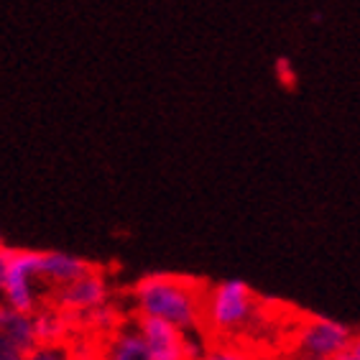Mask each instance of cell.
<instances>
[{
	"instance_id": "1",
	"label": "cell",
	"mask_w": 360,
	"mask_h": 360,
	"mask_svg": "<svg viewBox=\"0 0 360 360\" xmlns=\"http://www.w3.org/2000/svg\"><path fill=\"white\" fill-rule=\"evenodd\" d=\"M205 291L207 286L192 276L146 274L125 299L131 317H156L187 333H205Z\"/></svg>"
},
{
	"instance_id": "2",
	"label": "cell",
	"mask_w": 360,
	"mask_h": 360,
	"mask_svg": "<svg viewBox=\"0 0 360 360\" xmlns=\"http://www.w3.org/2000/svg\"><path fill=\"white\" fill-rule=\"evenodd\" d=\"M258 294L240 278H228L205 291V333L212 342L236 340L258 312Z\"/></svg>"
},
{
	"instance_id": "3",
	"label": "cell",
	"mask_w": 360,
	"mask_h": 360,
	"mask_svg": "<svg viewBox=\"0 0 360 360\" xmlns=\"http://www.w3.org/2000/svg\"><path fill=\"white\" fill-rule=\"evenodd\" d=\"M146 345L148 360H200L207 350L202 333H187L181 327L156 317H133Z\"/></svg>"
},
{
	"instance_id": "4",
	"label": "cell",
	"mask_w": 360,
	"mask_h": 360,
	"mask_svg": "<svg viewBox=\"0 0 360 360\" xmlns=\"http://www.w3.org/2000/svg\"><path fill=\"white\" fill-rule=\"evenodd\" d=\"M39 253L41 250L13 248L6 281L0 289V302L28 314H34L46 302V294L41 291L44 284L39 278Z\"/></svg>"
},
{
	"instance_id": "5",
	"label": "cell",
	"mask_w": 360,
	"mask_h": 360,
	"mask_svg": "<svg viewBox=\"0 0 360 360\" xmlns=\"http://www.w3.org/2000/svg\"><path fill=\"white\" fill-rule=\"evenodd\" d=\"M46 302L70 314L77 325V319L82 317V314L92 312V309H97V307H103V304H110L115 299H112L110 278H108V274L97 266V269H92L90 274H84L82 278H77L72 284L51 289L46 294Z\"/></svg>"
},
{
	"instance_id": "6",
	"label": "cell",
	"mask_w": 360,
	"mask_h": 360,
	"mask_svg": "<svg viewBox=\"0 0 360 360\" xmlns=\"http://www.w3.org/2000/svg\"><path fill=\"white\" fill-rule=\"evenodd\" d=\"M92 269H97L92 261L67 253V250H41L39 253V278H41L46 294L51 289H59V286L82 278Z\"/></svg>"
},
{
	"instance_id": "7",
	"label": "cell",
	"mask_w": 360,
	"mask_h": 360,
	"mask_svg": "<svg viewBox=\"0 0 360 360\" xmlns=\"http://www.w3.org/2000/svg\"><path fill=\"white\" fill-rule=\"evenodd\" d=\"M34 333L39 345L59 347V345H70L72 340L79 335V330H77L75 319L70 314L62 312L59 307L44 302L34 312Z\"/></svg>"
},
{
	"instance_id": "8",
	"label": "cell",
	"mask_w": 360,
	"mask_h": 360,
	"mask_svg": "<svg viewBox=\"0 0 360 360\" xmlns=\"http://www.w3.org/2000/svg\"><path fill=\"white\" fill-rule=\"evenodd\" d=\"M0 333L6 335L13 345L21 347L23 353H31L34 347H39L34 333V314L13 309L6 302H0Z\"/></svg>"
},
{
	"instance_id": "9",
	"label": "cell",
	"mask_w": 360,
	"mask_h": 360,
	"mask_svg": "<svg viewBox=\"0 0 360 360\" xmlns=\"http://www.w3.org/2000/svg\"><path fill=\"white\" fill-rule=\"evenodd\" d=\"M103 360H148L143 340H141L139 330L133 325V317L128 325H123L118 333H112L105 340Z\"/></svg>"
},
{
	"instance_id": "10",
	"label": "cell",
	"mask_w": 360,
	"mask_h": 360,
	"mask_svg": "<svg viewBox=\"0 0 360 360\" xmlns=\"http://www.w3.org/2000/svg\"><path fill=\"white\" fill-rule=\"evenodd\" d=\"M258 353L250 347L240 345L236 340H217L212 345H207V350L202 353L200 360H256Z\"/></svg>"
},
{
	"instance_id": "11",
	"label": "cell",
	"mask_w": 360,
	"mask_h": 360,
	"mask_svg": "<svg viewBox=\"0 0 360 360\" xmlns=\"http://www.w3.org/2000/svg\"><path fill=\"white\" fill-rule=\"evenodd\" d=\"M0 360H26V353L0 333Z\"/></svg>"
},
{
	"instance_id": "12",
	"label": "cell",
	"mask_w": 360,
	"mask_h": 360,
	"mask_svg": "<svg viewBox=\"0 0 360 360\" xmlns=\"http://www.w3.org/2000/svg\"><path fill=\"white\" fill-rule=\"evenodd\" d=\"M276 75H278V82L286 84V87H291L294 84V79H297V75H294V67H291V62L286 59V56H281L276 62Z\"/></svg>"
},
{
	"instance_id": "13",
	"label": "cell",
	"mask_w": 360,
	"mask_h": 360,
	"mask_svg": "<svg viewBox=\"0 0 360 360\" xmlns=\"http://www.w3.org/2000/svg\"><path fill=\"white\" fill-rule=\"evenodd\" d=\"M11 253H13V248H8V245H0V289H3V281H6L8 264H11Z\"/></svg>"
},
{
	"instance_id": "14",
	"label": "cell",
	"mask_w": 360,
	"mask_h": 360,
	"mask_svg": "<svg viewBox=\"0 0 360 360\" xmlns=\"http://www.w3.org/2000/svg\"><path fill=\"white\" fill-rule=\"evenodd\" d=\"M338 360H360V330L353 335V342H350V347H347L345 353L340 355Z\"/></svg>"
},
{
	"instance_id": "15",
	"label": "cell",
	"mask_w": 360,
	"mask_h": 360,
	"mask_svg": "<svg viewBox=\"0 0 360 360\" xmlns=\"http://www.w3.org/2000/svg\"><path fill=\"white\" fill-rule=\"evenodd\" d=\"M0 245H6V243H3V236H0Z\"/></svg>"
},
{
	"instance_id": "16",
	"label": "cell",
	"mask_w": 360,
	"mask_h": 360,
	"mask_svg": "<svg viewBox=\"0 0 360 360\" xmlns=\"http://www.w3.org/2000/svg\"><path fill=\"white\" fill-rule=\"evenodd\" d=\"M256 360H264V355H258V358Z\"/></svg>"
}]
</instances>
